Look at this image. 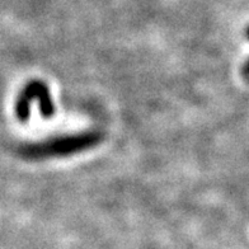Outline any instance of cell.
<instances>
[{"label":"cell","mask_w":249,"mask_h":249,"mask_svg":"<svg viewBox=\"0 0 249 249\" xmlns=\"http://www.w3.org/2000/svg\"><path fill=\"white\" fill-rule=\"evenodd\" d=\"M37 98L39 102V109L45 118L53 117L55 113L53 103L50 98V92L46 84L38 80L28 83V86L24 88L22 94L17 101L16 112L17 116L22 122H26L30 118V102Z\"/></svg>","instance_id":"obj_1"},{"label":"cell","mask_w":249,"mask_h":249,"mask_svg":"<svg viewBox=\"0 0 249 249\" xmlns=\"http://www.w3.org/2000/svg\"><path fill=\"white\" fill-rule=\"evenodd\" d=\"M247 70H248V72H249V62H248V66H247Z\"/></svg>","instance_id":"obj_2"},{"label":"cell","mask_w":249,"mask_h":249,"mask_svg":"<svg viewBox=\"0 0 249 249\" xmlns=\"http://www.w3.org/2000/svg\"><path fill=\"white\" fill-rule=\"evenodd\" d=\"M248 36H249V28H248Z\"/></svg>","instance_id":"obj_3"}]
</instances>
